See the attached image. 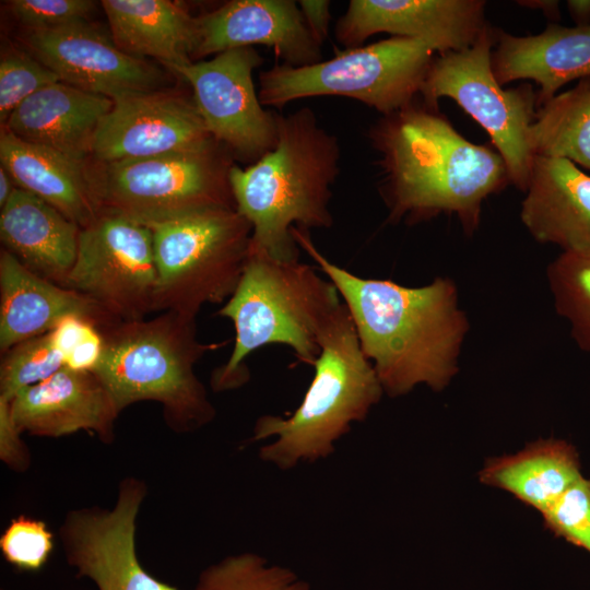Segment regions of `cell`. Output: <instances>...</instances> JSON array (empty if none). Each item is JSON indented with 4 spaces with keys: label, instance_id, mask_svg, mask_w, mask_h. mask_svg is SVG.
Listing matches in <instances>:
<instances>
[{
    "label": "cell",
    "instance_id": "obj_1",
    "mask_svg": "<svg viewBox=\"0 0 590 590\" xmlns=\"http://www.w3.org/2000/svg\"><path fill=\"white\" fill-rule=\"evenodd\" d=\"M307 232L292 229L298 247L335 286L384 392L399 397L420 385L444 390L459 371L470 329L455 282L437 276L428 284L410 287L391 280L362 278L327 259Z\"/></svg>",
    "mask_w": 590,
    "mask_h": 590
},
{
    "label": "cell",
    "instance_id": "obj_2",
    "mask_svg": "<svg viewBox=\"0 0 590 590\" xmlns=\"http://www.w3.org/2000/svg\"><path fill=\"white\" fill-rule=\"evenodd\" d=\"M368 137L379 155V191L390 222L451 214L471 234L484 201L511 185L493 145L469 141L424 103L382 116Z\"/></svg>",
    "mask_w": 590,
    "mask_h": 590
},
{
    "label": "cell",
    "instance_id": "obj_3",
    "mask_svg": "<svg viewBox=\"0 0 590 590\" xmlns=\"http://www.w3.org/2000/svg\"><path fill=\"white\" fill-rule=\"evenodd\" d=\"M338 138L302 107L276 114L275 145L248 167L233 165L228 180L237 212L251 225L250 247L278 259H298L292 229L328 228L331 188L340 172Z\"/></svg>",
    "mask_w": 590,
    "mask_h": 590
},
{
    "label": "cell",
    "instance_id": "obj_4",
    "mask_svg": "<svg viewBox=\"0 0 590 590\" xmlns=\"http://www.w3.org/2000/svg\"><path fill=\"white\" fill-rule=\"evenodd\" d=\"M341 304L335 286L311 266L249 246L239 281L217 312L233 322L235 341L226 363L212 374V388L243 386L249 379L246 358L269 344L286 345L314 365L318 335Z\"/></svg>",
    "mask_w": 590,
    "mask_h": 590
},
{
    "label": "cell",
    "instance_id": "obj_5",
    "mask_svg": "<svg viewBox=\"0 0 590 590\" xmlns=\"http://www.w3.org/2000/svg\"><path fill=\"white\" fill-rule=\"evenodd\" d=\"M103 350L94 371L119 412L140 401L162 405L169 428L199 429L215 417L194 365L217 344L197 337L196 318L163 311L151 319L118 321L103 330Z\"/></svg>",
    "mask_w": 590,
    "mask_h": 590
},
{
    "label": "cell",
    "instance_id": "obj_6",
    "mask_svg": "<svg viewBox=\"0 0 590 590\" xmlns=\"http://www.w3.org/2000/svg\"><path fill=\"white\" fill-rule=\"evenodd\" d=\"M317 342L314 378L299 406L288 417L260 416L253 427L252 440L276 437L261 447L260 458L282 470L331 455L334 442L353 422L364 421L384 393L343 302Z\"/></svg>",
    "mask_w": 590,
    "mask_h": 590
},
{
    "label": "cell",
    "instance_id": "obj_7",
    "mask_svg": "<svg viewBox=\"0 0 590 590\" xmlns=\"http://www.w3.org/2000/svg\"><path fill=\"white\" fill-rule=\"evenodd\" d=\"M436 55L423 40L392 36L310 66L274 64L260 73L258 95L263 106L278 108L305 97L345 96L385 116L415 101Z\"/></svg>",
    "mask_w": 590,
    "mask_h": 590
},
{
    "label": "cell",
    "instance_id": "obj_8",
    "mask_svg": "<svg viewBox=\"0 0 590 590\" xmlns=\"http://www.w3.org/2000/svg\"><path fill=\"white\" fill-rule=\"evenodd\" d=\"M152 228L157 273L154 311L197 317L233 294L252 227L235 208H211Z\"/></svg>",
    "mask_w": 590,
    "mask_h": 590
},
{
    "label": "cell",
    "instance_id": "obj_9",
    "mask_svg": "<svg viewBox=\"0 0 590 590\" xmlns=\"http://www.w3.org/2000/svg\"><path fill=\"white\" fill-rule=\"evenodd\" d=\"M232 166L215 144L197 152L96 161L84 168L99 212L153 227L204 209L235 208Z\"/></svg>",
    "mask_w": 590,
    "mask_h": 590
},
{
    "label": "cell",
    "instance_id": "obj_10",
    "mask_svg": "<svg viewBox=\"0 0 590 590\" xmlns=\"http://www.w3.org/2000/svg\"><path fill=\"white\" fill-rule=\"evenodd\" d=\"M496 36L497 30L488 24L470 47L436 55L420 94L432 108H438L441 97L453 99L487 132L510 184L526 192L534 158L528 137L536 92L530 84L504 88L497 82L492 69Z\"/></svg>",
    "mask_w": 590,
    "mask_h": 590
},
{
    "label": "cell",
    "instance_id": "obj_11",
    "mask_svg": "<svg viewBox=\"0 0 590 590\" xmlns=\"http://www.w3.org/2000/svg\"><path fill=\"white\" fill-rule=\"evenodd\" d=\"M157 273L152 228L122 215L99 212L81 228L71 288L120 321L154 311Z\"/></svg>",
    "mask_w": 590,
    "mask_h": 590
},
{
    "label": "cell",
    "instance_id": "obj_12",
    "mask_svg": "<svg viewBox=\"0 0 590 590\" xmlns=\"http://www.w3.org/2000/svg\"><path fill=\"white\" fill-rule=\"evenodd\" d=\"M262 62L256 49L240 47L172 69L191 86L211 137L252 163L276 142V114L263 109L253 83V71Z\"/></svg>",
    "mask_w": 590,
    "mask_h": 590
},
{
    "label": "cell",
    "instance_id": "obj_13",
    "mask_svg": "<svg viewBox=\"0 0 590 590\" xmlns=\"http://www.w3.org/2000/svg\"><path fill=\"white\" fill-rule=\"evenodd\" d=\"M146 494L144 481L127 476L113 508L91 506L66 515L59 538L76 577L91 579L98 590H179L148 573L138 558L137 518Z\"/></svg>",
    "mask_w": 590,
    "mask_h": 590
},
{
    "label": "cell",
    "instance_id": "obj_14",
    "mask_svg": "<svg viewBox=\"0 0 590 590\" xmlns=\"http://www.w3.org/2000/svg\"><path fill=\"white\" fill-rule=\"evenodd\" d=\"M215 144L193 99L154 91L114 102L95 133L91 156L109 163L204 151Z\"/></svg>",
    "mask_w": 590,
    "mask_h": 590
},
{
    "label": "cell",
    "instance_id": "obj_15",
    "mask_svg": "<svg viewBox=\"0 0 590 590\" xmlns=\"http://www.w3.org/2000/svg\"><path fill=\"white\" fill-rule=\"evenodd\" d=\"M483 0H352L334 27L335 39L356 48L370 36L420 39L437 55L463 50L488 23Z\"/></svg>",
    "mask_w": 590,
    "mask_h": 590
},
{
    "label": "cell",
    "instance_id": "obj_16",
    "mask_svg": "<svg viewBox=\"0 0 590 590\" xmlns=\"http://www.w3.org/2000/svg\"><path fill=\"white\" fill-rule=\"evenodd\" d=\"M27 44L61 82L114 102L154 92L158 85L155 68L122 51L86 21L30 32Z\"/></svg>",
    "mask_w": 590,
    "mask_h": 590
},
{
    "label": "cell",
    "instance_id": "obj_17",
    "mask_svg": "<svg viewBox=\"0 0 590 590\" xmlns=\"http://www.w3.org/2000/svg\"><path fill=\"white\" fill-rule=\"evenodd\" d=\"M197 20L194 58L264 45L283 63L293 67L322 61L321 45L310 34L293 0H233Z\"/></svg>",
    "mask_w": 590,
    "mask_h": 590
},
{
    "label": "cell",
    "instance_id": "obj_18",
    "mask_svg": "<svg viewBox=\"0 0 590 590\" xmlns=\"http://www.w3.org/2000/svg\"><path fill=\"white\" fill-rule=\"evenodd\" d=\"M10 410L21 433L57 438L85 430L107 445L115 438V422L120 414L94 371L66 366L20 391L10 401Z\"/></svg>",
    "mask_w": 590,
    "mask_h": 590
},
{
    "label": "cell",
    "instance_id": "obj_19",
    "mask_svg": "<svg viewBox=\"0 0 590 590\" xmlns=\"http://www.w3.org/2000/svg\"><path fill=\"white\" fill-rule=\"evenodd\" d=\"M75 316L103 330L120 320L88 297L25 268L12 253L0 252V351L54 330Z\"/></svg>",
    "mask_w": 590,
    "mask_h": 590
},
{
    "label": "cell",
    "instance_id": "obj_20",
    "mask_svg": "<svg viewBox=\"0 0 590 590\" xmlns=\"http://www.w3.org/2000/svg\"><path fill=\"white\" fill-rule=\"evenodd\" d=\"M520 220L536 241L590 256V175L568 160L534 156Z\"/></svg>",
    "mask_w": 590,
    "mask_h": 590
},
{
    "label": "cell",
    "instance_id": "obj_21",
    "mask_svg": "<svg viewBox=\"0 0 590 590\" xmlns=\"http://www.w3.org/2000/svg\"><path fill=\"white\" fill-rule=\"evenodd\" d=\"M492 69L504 86L532 80L539 85L536 108L575 80L590 78V24L548 23L543 32L516 36L497 31Z\"/></svg>",
    "mask_w": 590,
    "mask_h": 590
},
{
    "label": "cell",
    "instance_id": "obj_22",
    "mask_svg": "<svg viewBox=\"0 0 590 590\" xmlns=\"http://www.w3.org/2000/svg\"><path fill=\"white\" fill-rule=\"evenodd\" d=\"M113 106L114 101L104 95L60 81L25 99L2 128L84 164L92 155L95 133Z\"/></svg>",
    "mask_w": 590,
    "mask_h": 590
},
{
    "label": "cell",
    "instance_id": "obj_23",
    "mask_svg": "<svg viewBox=\"0 0 590 590\" xmlns=\"http://www.w3.org/2000/svg\"><path fill=\"white\" fill-rule=\"evenodd\" d=\"M80 231L57 209L17 187L1 209L3 249L30 271L62 286L76 259Z\"/></svg>",
    "mask_w": 590,
    "mask_h": 590
},
{
    "label": "cell",
    "instance_id": "obj_24",
    "mask_svg": "<svg viewBox=\"0 0 590 590\" xmlns=\"http://www.w3.org/2000/svg\"><path fill=\"white\" fill-rule=\"evenodd\" d=\"M0 162L17 188L46 201L81 228L99 214L84 164L24 141L5 128L0 133Z\"/></svg>",
    "mask_w": 590,
    "mask_h": 590
},
{
    "label": "cell",
    "instance_id": "obj_25",
    "mask_svg": "<svg viewBox=\"0 0 590 590\" xmlns=\"http://www.w3.org/2000/svg\"><path fill=\"white\" fill-rule=\"evenodd\" d=\"M111 38L122 51L150 56L170 70L192 62L198 20L168 0H103Z\"/></svg>",
    "mask_w": 590,
    "mask_h": 590
},
{
    "label": "cell",
    "instance_id": "obj_26",
    "mask_svg": "<svg viewBox=\"0 0 590 590\" xmlns=\"http://www.w3.org/2000/svg\"><path fill=\"white\" fill-rule=\"evenodd\" d=\"M581 476L576 448L556 438L539 439L514 455L491 458L479 473L481 483L508 492L540 514Z\"/></svg>",
    "mask_w": 590,
    "mask_h": 590
},
{
    "label": "cell",
    "instance_id": "obj_27",
    "mask_svg": "<svg viewBox=\"0 0 590 590\" xmlns=\"http://www.w3.org/2000/svg\"><path fill=\"white\" fill-rule=\"evenodd\" d=\"M528 141L534 156L568 160L590 170V78L536 108Z\"/></svg>",
    "mask_w": 590,
    "mask_h": 590
},
{
    "label": "cell",
    "instance_id": "obj_28",
    "mask_svg": "<svg viewBox=\"0 0 590 590\" xmlns=\"http://www.w3.org/2000/svg\"><path fill=\"white\" fill-rule=\"evenodd\" d=\"M546 280L556 312L578 347L590 353V256L560 252L547 266Z\"/></svg>",
    "mask_w": 590,
    "mask_h": 590
},
{
    "label": "cell",
    "instance_id": "obj_29",
    "mask_svg": "<svg viewBox=\"0 0 590 590\" xmlns=\"http://www.w3.org/2000/svg\"><path fill=\"white\" fill-rule=\"evenodd\" d=\"M193 590H309V587L292 570L268 565L257 554L243 553L206 567Z\"/></svg>",
    "mask_w": 590,
    "mask_h": 590
},
{
    "label": "cell",
    "instance_id": "obj_30",
    "mask_svg": "<svg viewBox=\"0 0 590 590\" xmlns=\"http://www.w3.org/2000/svg\"><path fill=\"white\" fill-rule=\"evenodd\" d=\"M64 366V355L51 332L20 342L2 354L0 398L11 401L20 391L39 384Z\"/></svg>",
    "mask_w": 590,
    "mask_h": 590
},
{
    "label": "cell",
    "instance_id": "obj_31",
    "mask_svg": "<svg viewBox=\"0 0 590 590\" xmlns=\"http://www.w3.org/2000/svg\"><path fill=\"white\" fill-rule=\"evenodd\" d=\"M60 82L59 76L37 58L10 51L0 61V121L4 126L11 114L39 90Z\"/></svg>",
    "mask_w": 590,
    "mask_h": 590
},
{
    "label": "cell",
    "instance_id": "obj_32",
    "mask_svg": "<svg viewBox=\"0 0 590 590\" xmlns=\"http://www.w3.org/2000/svg\"><path fill=\"white\" fill-rule=\"evenodd\" d=\"M0 550L4 559L14 568L37 571L50 557L54 534L44 521L20 515L2 532Z\"/></svg>",
    "mask_w": 590,
    "mask_h": 590
},
{
    "label": "cell",
    "instance_id": "obj_33",
    "mask_svg": "<svg viewBox=\"0 0 590 590\" xmlns=\"http://www.w3.org/2000/svg\"><path fill=\"white\" fill-rule=\"evenodd\" d=\"M541 515L555 536L590 553V479L581 476Z\"/></svg>",
    "mask_w": 590,
    "mask_h": 590
},
{
    "label": "cell",
    "instance_id": "obj_34",
    "mask_svg": "<svg viewBox=\"0 0 590 590\" xmlns=\"http://www.w3.org/2000/svg\"><path fill=\"white\" fill-rule=\"evenodd\" d=\"M90 0H13L12 15L30 32L48 31L85 21L94 9Z\"/></svg>",
    "mask_w": 590,
    "mask_h": 590
},
{
    "label": "cell",
    "instance_id": "obj_35",
    "mask_svg": "<svg viewBox=\"0 0 590 590\" xmlns=\"http://www.w3.org/2000/svg\"><path fill=\"white\" fill-rule=\"evenodd\" d=\"M21 434L13 422L10 401L0 398V459L15 472H25L31 465V453Z\"/></svg>",
    "mask_w": 590,
    "mask_h": 590
},
{
    "label": "cell",
    "instance_id": "obj_36",
    "mask_svg": "<svg viewBox=\"0 0 590 590\" xmlns=\"http://www.w3.org/2000/svg\"><path fill=\"white\" fill-rule=\"evenodd\" d=\"M297 3L310 34L319 45H322L329 32L330 2L327 0H302Z\"/></svg>",
    "mask_w": 590,
    "mask_h": 590
},
{
    "label": "cell",
    "instance_id": "obj_37",
    "mask_svg": "<svg viewBox=\"0 0 590 590\" xmlns=\"http://www.w3.org/2000/svg\"><path fill=\"white\" fill-rule=\"evenodd\" d=\"M566 7L576 25L590 24V0H568Z\"/></svg>",
    "mask_w": 590,
    "mask_h": 590
},
{
    "label": "cell",
    "instance_id": "obj_38",
    "mask_svg": "<svg viewBox=\"0 0 590 590\" xmlns=\"http://www.w3.org/2000/svg\"><path fill=\"white\" fill-rule=\"evenodd\" d=\"M517 3L526 8L541 10L548 19L559 16V2L556 0H526L517 1Z\"/></svg>",
    "mask_w": 590,
    "mask_h": 590
},
{
    "label": "cell",
    "instance_id": "obj_39",
    "mask_svg": "<svg viewBox=\"0 0 590 590\" xmlns=\"http://www.w3.org/2000/svg\"><path fill=\"white\" fill-rule=\"evenodd\" d=\"M15 189H16V186L12 177L1 166L0 167V208L1 209L4 208V205L8 203V201L10 200Z\"/></svg>",
    "mask_w": 590,
    "mask_h": 590
}]
</instances>
